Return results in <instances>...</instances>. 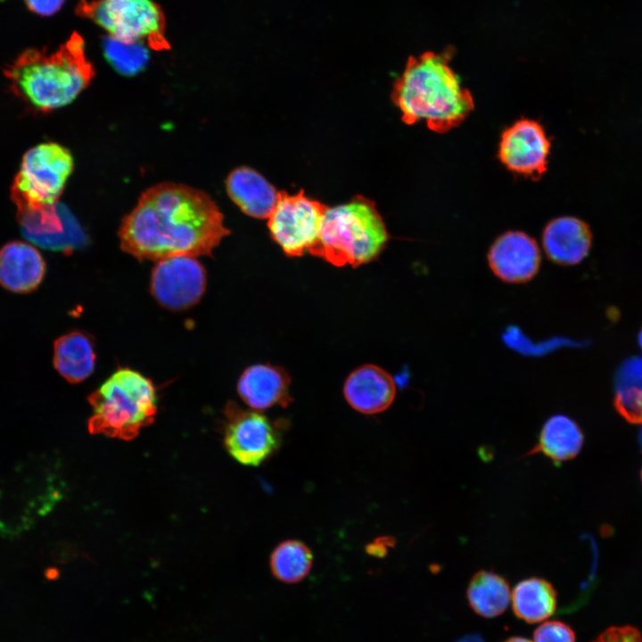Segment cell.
<instances>
[{
  "label": "cell",
  "mask_w": 642,
  "mask_h": 642,
  "mask_svg": "<svg viewBox=\"0 0 642 642\" xmlns=\"http://www.w3.org/2000/svg\"><path fill=\"white\" fill-rule=\"evenodd\" d=\"M229 233L208 193L164 182L141 194L123 218L119 237L121 249L136 259L160 260L210 255Z\"/></svg>",
  "instance_id": "cell-1"
},
{
  "label": "cell",
  "mask_w": 642,
  "mask_h": 642,
  "mask_svg": "<svg viewBox=\"0 0 642 642\" xmlns=\"http://www.w3.org/2000/svg\"><path fill=\"white\" fill-rule=\"evenodd\" d=\"M452 50L409 57L395 81L391 98L408 125L424 120L429 129L445 133L459 126L474 108L449 62Z\"/></svg>",
  "instance_id": "cell-2"
},
{
  "label": "cell",
  "mask_w": 642,
  "mask_h": 642,
  "mask_svg": "<svg viewBox=\"0 0 642 642\" xmlns=\"http://www.w3.org/2000/svg\"><path fill=\"white\" fill-rule=\"evenodd\" d=\"M85 46L82 36L74 31L50 54L36 47L22 51L5 65L4 74L12 91L30 108L56 110L76 99L95 77Z\"/></svg>",
  "instance_id": "cell-3"
},
{
  "label": "cell",
  "mask_w": 642,
  "mask_h": 642,
  "mask_svg": "<svg viewBox=\"0 0 642 642\" xmlns=\"http://www.w3.org/2000/svg\"><path fill=\"white\" fill-rule=\"evenodd\" d=\"M389 234L373 201L357 195L349 202L328 207L319 241L311 252L336 267H358L375 259Z\"/></svg>",
  "instance_id": "cell-4"
},
{
  "label": "cell",
  "mask_w": 642,
  "mask_h": 642,
  "mask_svg": "<svg viewBox=\"0 0 642 642\" xmlns=\"http://www.w3.org/2000/svg\"><path fill=\"white\" fill-rule=\"evenodd\" d=\"M93 414L92 434L129 440L151 424L157 412V396L151 380L140 373L120 368L88 396Z\"/></svg>",
  "instance_id": "cell-5"
},
{
  "label": "cell",
  "mask_w": 642,
  "mask_h": 642,
  "mask_svg": "<svg viewBox=\"0 0 642 642\" xmlns=\"http://www.w3.org/2000/svg\"><path fill=\"white\" fill-rule=\"evenodd\" d=\"M75 12L118 40L140 43L153 50L170 48L164 12L152 0H80Z\"/></svg>",
  "instance_id": "cell-6"
},
{
  "label": "cell",
  "mask_w": 642,
  "mask_h": 642,
  "mask_svg": "<svg viewBox=\"0 0 642 642\" xmlns=\"http://www.w3.org/2000/svg\"><path fill=\"white\" fill-rule=\"evenodd\" d=\"M73 167L71 153L57 143H44L29 150L11 189L17 211L55 205Z\"/></svg>",
  "instance_id": "cell-7"
},
{
  "label": "cell",
  "mask_w": 642,
  "mask_h": 642,
  "mask_svg": "<svg viewBox=\"0 0 642 642\" xmlns=\"http://www.w3.org/2000/svg\"><path fill=\"white\" fill-rule=\"evenodd\" d=\"M328 206L305 196L303 191L278 192L276 205L268 217L273 240L290 257H300L317 247L322 221Z\"/></svg>",
  "instance_id": "cell-8"
},
{
  "label": "cell",
  "mask_w": 642,
  "mask_h": 642,
  "mask_svg": "<svg viewBox=\"0 0 642 642\" xmlns=\"http://www.w3.org/2000/svg\"><path fill=\"white\" fill-rule=\"evenodd\" d=\"M226 416L225 445L238 463L258 466L279 449L284 427L278 422L234 403L227 405Z\"/></svg>",
  "instance_id": "cell-9"
},
{
  "label": "cell",
  "mask_w": 642,
  "mask_h": 642,
  "mask_svg": "<svg viewBox=\"0 0 642 642\" xmlns=\"http://www.w3.org/2000/svg\"><path fill=\"white\" fill-rule=\"evenodd\" d=\"M206 286L202 265L191 256L158 260L152 274L151 291L164 307L179 310L194 305Z\"/></svg>",
  "instance_id": "cell-10"
},
{
  "label": "cell",
  "mask_w": 642,
  "mask_h": 642,
  "mask_svg": "<svg viewBox=\"0 0 642 642\" xmlns=\"http://www.w3.org/2000/svg\"><path fill=\"white\" fill-rule=\"evenodd\" d=\"M549 152L550 141L543 127L522 119L502 133L498 158L507 169L537 179L547 170Z\"/></svg>",
  "instance_id": "cell-11"
},
{
  "label": "cell",
  "mask_w": 642,
  "mask_h": 642,
  "mask_svg": "<svg viewBox=\"0 0 642 642\" xmlns=\"http://www.w3.org/2000/svg\"><path fill=\"white\" fill-rule=\"evenodd\" d=\"M17 218L23 237L41 248L70 252L86 243L76 220L57 204L17 211Z\"/></svg>",
  "instance_id": "cell-12"
},
{
  "label": "cell",
  "mask_w": 642,
  "mask_h": 642,
  "mask_svg": "<svg viewBox=\"0 0 642 642\" xmlns=\"http://www.w3.org/2000/svg\"><path fill=\"white\" fill-rule=\"evenodd\" d=\"M487 260L492 273L501 281L523 284L537 276L541 254L531 236L521 231H507L491 244Z\"/></svg>",
  "instance_id": "cell-13"
},
{
  "label": "cell",
  "mask_w": 642,
  "mask_h": 642,
  "mask_svg": "<svg viewBox=\"0 0 642 642\" xmlns=\"http://www.w3.org/2000/svg\"><path fill=\"white\" fill-rule=\"evenodd\" d=\"M349 405L359 413L374 415L385 411L396 396L391 375L375 365H363L350 374L343 386Z\"/></svg>",
  "instance_id": "cell-14"
},
{
  "label": "cell",
  "mask_w": 642,
  "mask_h": 642,
  "mask_svg": "<svg viewBox=\"0 0 642 642\" xmlns=\"http://www.w3.org/2000/svg\"><path fill=\"white\" fill-rule=\"evenodd\" d=\"M291 378L277 366L256 364L249 366L240 376L237 391L242 399L254 410H266L275 406L287 407L292 400L290 395Z\"/></svg>",
  "instance_id": "cell-15"
},
{
  "label": "cell",
  "mask_w": 642,
  "mask_h": 642,
  "mask_svg": "<svg viewBox=\"0 0 642 642\" xmlns=\"http://www.w3.org/2000/svg\"><path fill=\"white\" fill-rule=\"evenodd\" d=\"M45 274V262L33 245L13 241L0 250V284L17 293L35 291Z\"/></svg>",
  "instance_id": "cell-16"
},
{
  "label": "cell",
  "mask_w": 642,
  "mask_h": 642,
  "mask_svg": "<svg viewBox=\"0 0 642 642\" xmlns=\"http://www.w3.org/2000/svg\"><path fill=\"white\" fill-rule=\"evenodd\" d=\"M591 243L589 226L574 217H560L551 220L542 234L545 253L549 260L557 265L572 266L580 263L588 255Z\"/></svg>",
  "instance_id": "cell-17"
},
{
  "label": "cell",
  "mask_w": 642,
  "mask_h": 642,
  "mask_svg": "<svg viewBox=\"0 0 642 642\" xmlns=\"http://www.w3.org/2000/svg\"><path fill=\"white\" fill-rule=\"evenodd\" d=\"M228 196L243 213L256 218H268L274 210L278 192L259 173L248 167L234 169L226 180Z\"/></svg>",
  "instance_id": "cell-18"
},
{
  "label": "cell",
  "mask_w": 642,
  "mask_h": 642,
  "mask_svg": "<svg viewBox=\"0 0 642 642\" xmlns=\"http://www.w3.org/2000/svg\"><path fill=\"white\" fill-rule=\"evenodd\" d=\"M583 440V433L575 421L564 415H555L545 422L537 444L527 455L541 453L559 464L576 457Z\"/></svg>",
  "instance_id": "cell-19"
},
{
  "label": "cell",
  "mask_w": 642,
  "mask_h": 642,
  "mask_svg": "<svg viewBox=\"0 0 642 642\" xmlns=\"http://www.w3.org/2000/svg\"><path fill=\"white\" fill-rule=\"evenodd\" d=\"M95 355L91 341L80 332L59 337L54 344V366L69 383L86 379L95 369Z\"/></svg>",
  "instance_id": "cell-20"
},
{
  "label": "cell",
  "mask_w": 642,
  "mask_h": 642,
  "mask_svg": "<svg viewBox=\"0 0 642 642\" xmlns=\"http://www.w3.org/2000/svg\"><path fill=\"white\" fill-rule=\"evenodd\" d=\"M515 614L528 622H538L551 616L556 605V591L547 580L530 578L519 582L512 594Z\"/></svg>",
  "instance_id": "cell-21"
},
{
  "label": "cell",
  "mask_w": 642,
  "mask_h": 642,
  "mask_svg": "<svg viewBox=\"0 0 642 642\" xmlns=\"http://www.w3.org/2000/svg\"><path fill=\"white\" fill-rule=\"evenodd\" d=\"M467 597L477 613L495 617L506 609L511 595L509 586L502 577L492 572L481 571L472 578Z\"/></svg>",
  "instance_id": "cell-22"
},
{
  "label": "cell",
  "mask_w": 642,
  "mask_h": 642,
  "mask_svg": "<svg viewBox=\"0 0 642 642\" xmlns=\"http://www.w3.org/2000/svg\"><path fill=\"white\" fill-rule=\"evenodd\" d=\"M313 564V555L309 547L300 540L289 539L277 545L270 556L273 575L285 583L303 580Z\"/></svg>",
  "instance_id": "cell-23"
},
{
  "label": "cell",
  "mask_w": 642,
  "mask_h": 642,
  "mask_svg": "<svg viewBox=\"0 0 642 642\" xmlns=\"http://www.w3.org/2000/svg\"><path fill=\"white\" fill-rule=\"evenodd\" d=\"M103 47L108 62L125 75L140 71L149 59L145 45L140 43H127L107 35L103 40Z\"/></svg>",
  "instance_id": "cell-24"
},
{
  "label": "cell",
  "mask_w": 642,
  "mask_h": 642,
  "mask_svg": "<svg viewBox=\"0 0 642 642\" xmlns=\"http://www.w3.org/2000/svg\"><path fill=\"white\" fill-rule=\"evenodd\" d=\"M642 388V358H632L621 366L616 379L615 406L623 416L633 408L636 392Z\"/></svg>",
  "instance_id": "cell-25"
},
{
  "label": "cell",
  "mask_w": 642,
  "mask_h": 642,
  "mask_svg": "<svg viewBox=\"0 0 642 642\" xmlns=\"http://www.w3.org/2000/svg\"><path fill=\"white\" fill-rule=\"evenodd\" d=\"M534 642H574V634L564 623L547 621L535 630Z\"/></svg>",
  "instance_id": "cell-26"
},
{
  "label": "cell",
  "mask_w": 642,
  "mask_h": 642,
  "mask_svg": "<svg viewBox=\"0 0 642 642\" xmlns=\"http://www.w3.org/2000/svg\"><path fill=\"white\" fill-rule=\"evenodd\" d=\"M594 642H642V635L632 627H613L599 635Z\"/></svg>",
  "instance_id": "cell-27"
},
{
  "label": "cell",
  "mask_w": 642,
  "mask_h": 642,
  "mask_svg": "<svg viewBox=\"0 0 642 642\" xmlns=\"http://www.w3.org/2000/svg\"><path fill=\"white\" fill-rule=\"evenodd\" d=\"M66 0H24L27 8L40 16H52L62 7Z\"/></svg>",
  "instance_id": "cell-28"
},
{
  "label": "cell",
  "mask_w": 642,
  "mask_h": 642,
  "mask_svg": "<svg viewBox=\"0 0 642 642\" xmlns=\"http://www.w3.org/2000/svg\"><path fill=\"white\" fill-rule=\"evenodd\" d=\"M393 543L391 538H379L367 546L366 551L372 556H383L386 554L387 548L391 547Z\"/></svg>",
  "instance_id": "cell-29"
},
{
  "label": "cell",
  "mask_w": 642,
  "mask_h": 642,
  "mask_svg": "<svg viewBox=\"0 0 642 642\" xmlns=\"http://www.w3.org/2000/svg\"><path fill=\"white\" fill-rule=\"evenodd\" d=\"M631 422L642 423V388L636 392L634 397Z\"/></svg>",
  "instance_id": "cell-30"
},
{
  "label": "cell",
  "mask_w": 642,
  "mask_h": 642,
  "mask_svg": "<svg viewBox=\"0 0 642 642\" xmlns=\"http://www.w3.org/2000/svg\"><path fill=\"white\" fill-rule=\"evenodd\" d=\"M458 642H484L480 637L478 636H467L460 639Z\"/></svg>",
  "instance_id": "cell-31"
},
{
  "label": "cell",
  "mask_w": 642,
  "mask_h": 642,
  "mask_svg": "<svg viewBox=\"0 0 642 642\" xmlns=\"http://www.w3.org/2000/svg\"><path fill=\"white\" fill-rule=\"evenodd\" d=\"M506 642H531L528 639L523 638H512Z\"/></svg>",
  "instance_id": "cell-32"
},
{
  "label": "cell",
  "mask_w": 642,
  "mask_h": 642,
  "mask_svg": "<svg viewBox=\"0 0 642 642\" xmlns=\"http://www.w3.org/2000/svg\"><path fill=\"white\" fill-rule=\"evenodd\" d=\"M638 343H639L640 348L642 349V329L638 333Z\"/></svg>",
  "instance_id": "cell-33"
},
{
  "label": "cell",
  "mask_w": 642,
  "mask_h": 642,
  "mask_svg": "<svg viewBox=\"0 0 642 642\" xmlns=\"http://www.w3.org/2000/svg\"><path fill=\"white\" fill-rule=\"evenodd\" d=\"M640 440H641V445H642V432H641V435H640Z\"/></svg>",
  "instance_id": "cell-34"
}]
</instances>
